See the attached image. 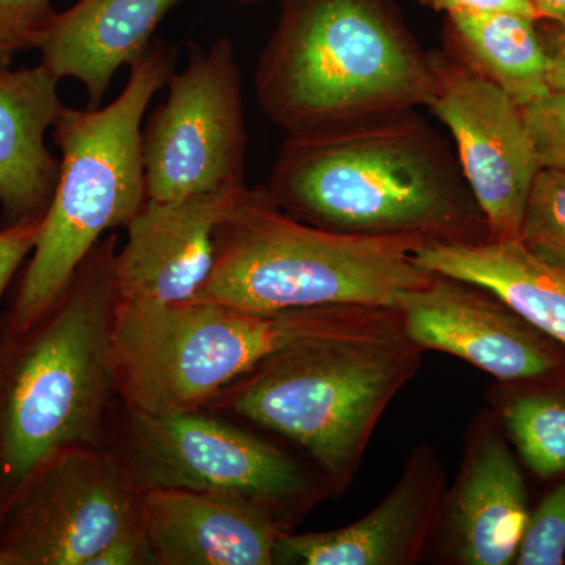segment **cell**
I'll list each match as a JSON object with an SVG mask.
<instances>
[{
  "instance_id": "44dd1931",
  "label": "cell",
  "mask_w": 565,
  "mask_h": 565,
  "mask_svg": "<svg viewBox=\"0 0 565 565\" xmlns=\"http://www.w3.org/2000/svg\"><path fill=\"white\" fill-rule=\"evenodd\" d=\"M494 415L505 437L539 479L565 476V379L498 385Z\"/></svg>"
},
{
  "instance_id": "5bb4252c",
  "label": "cell",
  "mask_w": 565,
  "mask_h": 565,
  "mask_svg": "<svg viewBox=\"0 0 565 565\" xmlns=\"http://www.w3.org/2000/svg\"><path fill=\"white\" fill-rule=\"evenodd\" d=\"M247 191L172 202L147 200L125 226L128 239L117 253L121 302L166 305L193 299L210 277L215 233Z\"/></svg>"
},
{
  "instance_id": "3957f363",
  "label": "cell",
  "mask_w": 565,
  "mask_h": 565,
  "mask_svg": "<svg viewBox=\"0 0 565 565\" xmlns=\"http://www.w3.org/2000/svg\"><path fill=\"white\" fill-rule=\"evenodd\" d=\"M256 98L286 136L429 106L427 52L392 0H278Z\"/></svg>"
},
{
  "instance_id": "83f0119b",
  "label": "cell",
  "mask_w": 565,
  "mask_h": 565,
  "mask_svg": "<svg viewBox=\"0 0 565 565\" xmlns=\"http://www.w3.org/2000/svg\"><path fill=\"white\" fill-rule=\"evenodd\" d=\"M550 92L565 93V21L539 20Z\"/></svg>"
},
{
  "instance_id": "4316f807",
  "label": "cell",
  "mask_w": 565,
  "mask_h": 565,
  "mask_svg": "<svg viewBox=\"0 0 565 565\" xmlns=\"http://www.w3.org/2000/svg\"><path fill=\"white\" fill-rule=\"evenodd\" d=\"M88 565H158L145 530L132 531L104 546Z\"/></svg>"
},
{
  "instance_id": "277c9868",
  "label": "cell",
  "mask_w": 565,
  "mask_h": 565,
  "mask_svg": "<svg viewBox=\"0 0 565 565\" xmlns=\"http://www.w3.org/2000/svg\"><path fill=\"white\" fill-rule=\"evenodd\" d=\"M401 326L394 308L332 305L255 311L192 299L118 305L120 403L145 414L193 411L275 353L326 338Z\"/></svg>"
},
{
  "instance_id": "2e32d148",
  "label": "cell",
  "mask_w": 565,
  "mask_h": 565,
  "mask_svg": "<svg viewBox=\"0 0 565 565\" xmlns=\"http://www.w3.org/2000/svg\"><path fill=\"white\" fill-rule=\"evenodd\" d=\"M141 522L158 565H273L291 533L256 501L188 489L141 493Z\"/></svg>"
},
{
  "instance_id": "7a4b0ae2",
  "label": "cell",
  "mask_w": 565,
  "mask_h": 565,
  "mask_svg": "<svg viewBox=\"0 0 565 565\" xmlns=\"http://www.w3.org/2000/svg\"><path fill=\"white\" fill-rule=\"evenodd\" d=\"M117 253L109 234L39 321L0 337V512L54 452L106 444L120 399Z\"/></svg>"
},
{
  "instance_id": "8fae6325",
  "label": "cell",
  "mask_w": 565,
  "mask_h": 565,
  "mask_svg": "<svg viewBox=\"0 0 565 565\" xmlns=\"http://www.w3.org/2000/svg\"><path fill=\"white\" fill-rule=\"evenodd\" d=\"M434 111L455 139L465 181L484 214L489 239H520L541 172L522 107L451 47L427 52Z\"/></svg>"
},
{
  "instance_id": "9c48e42d",
  "label": "cell",
  "mask_w": 565,
  "mask_h": 565,
  "mask_svg": "<svg viewBox=\"0 0 565 565\" xmlns=\"http://www.w3.org/2000/svg\"><path fill=\"white\" fill-rule=\"evenodd\" d=\"M141 128L147 200L172 202L245 185L243 79L232 41L189 44L185 68Z\"/></svg>"
},
{
  "instance_id": "d4e9b609",
  "label": "cell",
  "mask_w": 565,
  "mask_h": 565,
  "mask_svg": "<svg viewBox=\"0 0 565 565\" xmlns=\"http://www.w3.org/2000/svg\"><path fill=\"white\" fill-rule=\"evenodd\" d=\"M542 169L565 172V93L522 107Z\"/></svg>"
},
{
  "instance_id": "ba28073f",
  "label": "cell",
  "mask_w": 565,
  "mask_h": 565,
  "mask_svg": "<svg viewBox=\"0 0 565 565\" xmlns=\"http://www.w3.org/2000/svg\"><path fill=\"white\" fill-rule=\"evenodd\" d=\"M104 446L140 493L188 489L237 494L266 505L289 531L332 497L318 471L204 408L145 414L118 399Z\"/></svg>"
},
{
  "instance_id": "f546056e",
  "label": "cell",
  "mask_w": 565,
  "mask_h": 565,
  "mask_svg": "<svg viewBox=\"0 0 565 565\" xmlns=\"http://www.w3.org/2000/svg\"><path fill=\"white\" fill-rule=\"evenodd\" d=\"M541 20L565 21V0H531Z\"/></svg>"
},
{
  "instance_id": "5b68a950",
  "label": "cell",
  "mask_w": 565,
  "mask_h": 565,
  "mask_svg": "<svg viewBox=\"0 0 565 565\" xmlns=\"http://www.w3.org/2000/svg\"><path fill=\"white\" fill-rule=\"evenodd\" d=\"M423 352L403 323L310 341L264 360L202 408L288 438L310 457L330 494L341 497Z\"/></svg>"
},
{
  "instance_id": "4dcf8cb0",
  "label": "cell",
  "mask_w": 565,
  "mask_h": 565,
  "mask_svg": "<svg viewBox=\"0 0 565 565\" xmlns=\"http://www.w3.org/2000/svg\"><path fill=\"white\" fill-rule=\"evenodd\" d=\"M232 2L243 3V6H255V3H262L264 0H232Z\"/></svg>"
},
{
  "instance_id": "ac0fdd59",
  "label": "cell",
  "mask_w": 565,
  "mask_h": 565,
  "mask_svg": "<svg viewBox=\"0 0 565 565\" xmlns=\"http://www.w3.org/2000/svg\"><path fill=\"white\" fill-rule=\"evenodd\" d=\"M58 82L41 63L0 66V204L11 223L43 215L54 195L61 162L44 137L63 110Z\"/></svg>"
},
{
  "instance_id": "7402d4cb",
  "label": "cell",
  "mask_w": 565,
  "mask_h": 565,
  "mask_svg": "<svg viewBox=\"0 0 565 565\" xmlns=\"http://www.w3.org/2000/svg\"><path fill=\"white\" fill-rule=\"evenodd\" d=\"M520 241L544 262L565 270V172L541 169L535 177Z\"/></svg>"
},
{
  "instance_id": "4fadbf2b",
  "label": "cell",
  "mask_w": 565,
  "mask_h": 565,
  "mask_svg": "<svg viewBox=\"0 0 565 565\" xmlns=\"http://www.w3.org/2000/svg\"><path fill=\"white\" fill-rule=\"evenodd\" d=\"M468 434L462 467L445 492L434 539L449 564L515 563L530 516L525 478L497 415H479Z\"/></svg>"
},
{
  "instance_id": "52a82bcc",
  "label": "cell",
  "mask_w": 565,
  "mask_h": 565,
  "mask_svg": "<svg viewBox=\"0 0 565 565\" xmlns=\"http://www.w3.org/2000/svg\"><path fill=\"white\" fill-rule=\"evenodd\" d=\"M424 244L318 228L286 214L266 188L248 189L218 226L210 277L193 299L255 311L393 308L397 294L433 280L416 259Z\"/></svg>"
},
{
  "instance_id": "d6986e66",
  "label": "cell",
  "mask_w": 565,
  "mask_h": 565,
  "mask_svg": "<svg viewBox=\"0 0 565 565\" xmlns=\"http://www.w3.org/2000/svg\"><path fill=\"white\" fill-rule=\"evenodd\" d=\"M416 259L434 274L479 286L565 348V270L520 239L424 244Z\"/></svg>"
},
{
  "instance_id": "30bf717a",
  "label": "cell",
  "mask_w": 565,
  "mask_h": 565,
  "mask_svg": "<svg viewBox=\"0 0 565 565\" xmlns=\"http://www.w3.org/2000/svg\"><path fill=\"white\" fill-rule=\"evenodd\" d=\"M143 530L141 493L106 446L47 457L0 512V565H88Z\"/></svg>"
},
{
  "instance_id": "484cf974",
  "label": "cell",
  "mask_w": 565,
  "mask_h": 565,
  "mask_svg": "<svg viewBox=\"0 0 565 565\" xmlns=\"http://www.w3.org/2000/svg\"><path fill=\"white\" fill-rule=\"evenodd\" d=\"M43 215L21 218L10 223L0 232V297L13 275L20 269L22 262L33 252L39 239Z\"/></svg>"
},
{
  "instance_id": "6da1fadb",
  "label": "cell",
  "mask_w": 565,
  "mask_h": 565,
  "mask_svg": "<svg viewBox=\"0 0 565 565\" xmlns=\"http://www.w3.org/2000/svg\"><path fill=\"white\" fill-rule=\"evenodd\" d=\"M266 191L286 214L329 232L489 239L456 151L416 109L286 136Z\"/></svg>"
},
{
  "instance_id": "f1b7e54d",
  "label": "cell",
  "mask_w": 565,
  "mask_h": 565,
  "mask_svg": "<svg viewBox=\"0 0 565 565\" xmlns=\"http://www.w3.org/2000/svg\"><path fill=\"white\" fill-rule=\"evenodd\" d=\"M416 2L445 14L511 11V13L526 14L541 20V14L531 0H416Z\"/></svg>"
},
{
  "instance_id": "9a60e30c",
  "label": "cell",
  "mask_w": 565,
  "mask_h": 565,
  "mask_svg": "<svg viewBox=\"0 0 565 565\" xmlns=\"http://www.w3.org/2000/svg\"><path fill=\"white\" fill-rule=\"evenodd\" d=\"M445 484L437 452L418 446L396 484L370 514L333 531L282 534L275 546V564H418L437 530Z\"/></svg>"
},
{
  "instance_id": "7c38bea8",
  "label": "cell",
  "mask_w": 565,
  "mask_h": 565,
  "mask_svg": "<svg viewBox=\"0 0 565 565\" xmlns=\"http://www.w3.org/2000/svg\"><path fill=\"white\" fill-rule=\"evenodd\" d=\"M393 308L423 351L457 356L498 384L565 379L564 345L479 286L435 274L427 285L397 294Z\"/></svg>"
},
{
  "instance_id": "cb8c5ba5",
  "label": "cell",
  "mask_w": 565,
  "mask_h": 565,
  "mask_svg": "<svg viewBox=\"0 0 565 565\" xmlns=\"http://www.w3.org/2000/svg\"><path fill=\"white\" fill-rule=\"evenodd\" d=\"M55 10L52 0H0V66L39 46Z\"/></svg>"
},
{
  "instance_id": "8992f818",
  "label": "cell",
  "mask_w": 565,
  "mask_h": 565,
  "mask_svg": "<svg viewBox=\"0 0 565 565\" xmlns=\"http://www.w3.org/2000/svg\"><path fill=\"white\" fill-rule=\"evenodd\" d=\"M178 51L154 40L132 63L128 84L109 106L63 107L54 125L61 172L43 215L7 329L22 332L50 310L103 234L129 221L147 202L141 125L156 93L177 71Z\"/></svg>"
},
{
  "instance_id": "603a6c76",
  "label": "cell",
  "mask_w": 565,
  "mask_h": 565,
  "mask_svg": "<svg viewBox=\"0 0 565 565\" xmlns=\"http://www.w3.org/2000/svg\"><path fill=\"white\" fill-rule=\"evenodd\" d=\"M565 559V481L553 487L530 512L516 565H561Z\"/></svg>"
},
{
  "instance_id": "e0dca14e",
  "label": "cell",
  "mask_w": 565,
  "mask_h": 565,
  "mask_svg": "<svg viewBox=\"0 0 565 565\" xmlns=\"http://www.w3.org/2000/svg\"><path fill=\"white\" fill-rule=\"evenodd\" d=\"M182 0H79L55 13L36 50L57 81L84 85L87 109L102 107L115 73L150 50L156 29Z\"/></svg>"
},
{
  "instance_id": "ffe728a7",
  "label": "cell",
  "mask_w": 565,
  "mask_h": 565,
  "mask_svg": "<svg viewBox=\"0 0 565 565\" xmlns=\"http://www.w3.org/2000/svg\"><path fill=\"white\" fill-rule=\"evenodd\" d=\"M445 46L462 55L520 107L552 93L535 18L511 11L446 14Z\"/></svg>"
}]
</instances>
